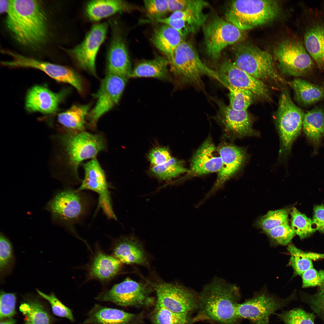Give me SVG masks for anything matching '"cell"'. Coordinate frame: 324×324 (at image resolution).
<instances>
[{
	"label": "cell",
	"mask_w": 324,
	"mask_h": 324,
	"mask_svg": "<svg viewBox=\"0 0 324 324\" xmlns=\"http://www.w3.org/2000/svg\"><path fill=\"white\" fill-rule=\"evenodd\" d=\"M108 27L106 22L94 25L81 43L66 50L77 66L94 76L96 75L97 55L106 38Z\"/></svg>",
	"instance_id": "obj_14"
},
{
	"label": "cell",
	"mask_w": 324,
	"mask_h": 324,
	"mask_svg": "<svg viewBox=\"0 0 324 324\" xmlns=\"http://www.w3.org/2000/svg\"><path fill=\"white\" fill-rule=\"evenodd\" d=\"M146 12L152 18H161L168 12L166 0H146L144 1Z\"/></svg>",
	"instance_id": "obj_48"
},
{
	"label": "cell",
	"mask_w": 324,
	"mask_h": 324,
	"mask_svg": "<svg viewBox=\"0 0 324 324\" xmlns=\"http://www.w3.org/2000/svg\"><path fill=\"white\" fill-rule=\"evenodd\" d=\"M303 129L308 138L314 143L318 142L324 136V110L316 107L305 113Z\"/></svg>",
	"instance_id": "obj_34"
},
{
	"label": "cell",
	"mask_w": 324,
	"mask_h": 324,
	"mask_svg": "<svg viewBox=\"0 0 324 324\" xmlns=\"http://www.w3.org/2000/svg\"><path fill=\"white\" fill-rule=\"evenodd\" d=\"M274 52L281 71L288 75H305L313 70L315 62L301 39L292 38L279 43Z\"/></svg>",
	"instance_id": "obj_7"
},
{
	"label": "cell",
	"mask_w": 324,
	"mask_h": 324,
	"mask_svg": "<svg viewBox=\"0 0 324 324\" xmlns=\"http://www.w3.org/2000/svg\"><path fill=\"white\" fill-rule=\"evenodd\" d=\"M206 52L212 59L216 60L228 46L240 41L242 30L218 16H215L203 26Z\"/></svg>",
	"instance_id": "obj_10"
},
{
	"label": "cell",
	"mask_w": 324,
	"mask_h": 324,
	"mask_svg": "<svg viewBox=\"0 0 324 324\" xmlns=\"http://www.w3.org/2000/svg\"><path fill=\"white\" fill-rule=\"evenodd\" d=\"M66 94L65 91L56 93L45 86L35 85L30 88L27 93L26 108L30 112L52 113L57 110Z\"/></svg>",
	"instance_id": "obj_25"
},
{
	"label": "cell",
	"mask_w": 324,
	"mask_h": 324,
	"mask_svg": "<svg viewBox=\"0 0 324 324\" xmlns=\"http://www.w3.org/2000/svg\"><path fill=\"white\" fill-rule=\"evenodd\" d=\"M114 253L116 257L126 264L144 265L146 263V255L142 244L132 236L120 239L114 249Z\"/></svg>",
	"instance_id": "obj_28"
},
{
	"label": "cell",
	"mask_w": 324,
	"mask_h": 324,
	"mask_svg": "<svg viewBox=\"0 0 324 324\" xmlns=\"http://www.w3.org/2000/svg\"><path fill=\"white\" fill-rule=\"evenodd\" d=\"M217 148L221 158L222 166L218 172V176L213 186L207 194L203 201L220 188L238 170L245 159V152L240 147L224 142Z\"/></svg>",
	"instance_id": "obj_21"
},
{
	"label": "cell",
	"mask_w": 324,
	"mask_h": 324,
	"mask_svg": "<svg viewBox=\"0 0 324 324\" xmlns=\"http://www.w3.org/2000/svg\"><path fill=\"white\" fill-rule=\"evenodd\" d=\"M36 291L41 296L49 302L52 311L55 315L59 317L66 318L72 322L74 321L71 310L63 304L53 293L47 295L38 290H36Z\"/></svg>",
	"instance_id": "obj_46"
},
{
	"label": "cell",
	"mask_w": 324,
	"mask_h": 324,
	"mask_svg": "<svg viewBox=\"0 0 324 324\" xmlns=\"http://www.w3.org/2000/svg\"><path fill=\"white\" fill-rule=\"evenodd\" d=\"M228 97L229 105L232 108L237 110H247L255 96L250 91L243 88H230Z\"/></svg>",
	"instance_id": "obj_41"
},
{
	"label": "cell",
	"mask_w": 324,
	"mask_h": 324,
	"mask_svg": "<svg viewBox=\"0 0 324 324\" xmlns=\"http://www.w3.org/2000/svg\"><path fill=\"white\" fill-rule=\"evenodd\" d=\"M19 309L25 316L24 324H52L50 316L36 300H28L22 304Z\"/></svg>",
	"instance_id": "obj_36"
},
{
	"label": "cell",
	"mask_w": 324,
	"mask_h": 324,
	"mask_svg": "<svg viewBox=\"0 0 324 324\" xmlns=\"http://www.w3.org/2000/svg\"><path fill=\"white\" fill-rule=\"evenodd\" d=\"M302 300L324 324V283L318 286L314 293H304Z\"/></svg>",
	"instance_id": "obj_43"
},
{
	"label": "cell",
	"mask_w": 324,
	"mask_h": 324,
	"mask_svg": "<svg viewBox=\"0 0 324 324\" xmlns=\"http://www.w3.org/2000/svg\"><path fill=\"white\" fill-rule=\"evenodd\" d=\"M212 99L218 107V118L228 134L239 137L255 134L247 110H235L221 100L214 98Z\"/></svg>",
	"instance_id": "obj_22"
},
{
	"label": "cell",
	"mask_w": 324,
	"mask_h": 324,
	"mask_svg": "<svg viewBox=\"0 0 324 324\" xmlns=\"http://www.w3.org/2000/svg\"><path fill=\"white\" fill-rule=\"evenodd\" d=\"M12 247L9 240L2 234L0 237V271L4 276L11 271L14 263Z\"/></svg>",
	"instance_id": "obj_44"
},
{
	"label": "cell",
	"mask_w": 324,
	"mask_h": 324,
	"mask_svg": "<svg viewBox=\"0 0 324 324\" xmlns=\"http://www.w3.org/2000/svg\"><path fill=\"white\" fill-rule=\"evenodd\" d=\"M129 10L128 4L120 0L91 1L85 6V14L90 21L97 22L121 12Z\"/></svg>",
	"instance_id": "obj_29"
},
{
	"label": "cell",
	"mask_w": 324,
	"mask_h": 324,
	"mask_svg": "<svg viewBox=\"0 0 324 324\" xmlns=\"http://www.w3.org/2000/svg\"><path fill=\"white\" fill-rule=\"evenodd\" d=\"M6 13L7 26L20 44L36 47L46 41V19L38 1L9 0Z\"/></svg>",
	"instance_id": "obj_2"
},
{
	"label": "cell",
	"mask_w": 324,
	"mask_h": 324,
	"mask_svg": "<svg viewBox=\"0 0 324 324\" xmlns=\"http://www.w3.org/2000/svg\"><path fill=\"white\" fill-rule=\"evenodd\" d=\"M287 250L291 254L289 264L292 268L295 275H302L307 270L313 268L312 260L305 256L303 251L292 244L288 245Z\"/></svg>",
	"instance_id": "obj_42"
},
{
	"label": "cell",
	"mask_w": 324,
	"mask_h": 324,
	"mask_svg": "<svg viewBox=\"0 0 324 324\" xmlns=\"http://www.w3.org/2000/svg\"><path fill=\"white\" fill-rule=\"evenodd\" d=\"M58 159L63 170L75 180L80 181L78 168L85 160L96 158L105 150V140L100 134L85 131H66L58 137Z\"/></svg>",
	"instance_id": "obj_3"
},
{
	"label": "cell",
	"mask_w": 324,
	"mask_h": 324,
	"mask_svg": "<svg viewBox=\"0 0 324 324\" xmlns=\"http://www.w3.org/2000/svg\"><path fill=\"white\" fill-rule=\"evenodd\" d=\"M16 299L15 293L1 291L0 297L1 320L11 317L16 314Z\"/></svg>",
	"instance_id": "obj_47"
},
{
	"label": "cell",
	"mask_w": 324,
	"mask_h": 324,
	"mask_svg": "<svg viewBox=\"0 0 324 324\" xmlns=\"http://www.w3.org/2000/svg\"><path fill=\"white\" fill-rule=\"evenodd\" d=\"M302 276L303 288L318 286L324 283V270L317 271L311 268L304 272Z\"/></svg>",
	"instance_id": "obj_49"
},
{
	"label": "cell",
	"mask_w": 324,
	"mask_h": 324,
	"mask_svg": "<svg viewBox=\"0 0 324 324\" xmlns=\"http://www.w3.org/2000/svg\"><path fill=\"white\" fill-rule=\"evenodd\" d=\"M172 157L169 149L166 147H158L152 149L149 152L148 158L153 166L161 165Z\"/></svg>",
	"instance_id": "obj_51"
},
{
	"label": "cell",
	"mask_w": 324,
	"mask_h": 324,
	"mask_svg": "<svg viewBox=\"0 0 324 324\" xmlns=\"http://www.w3.org/2000/svg\"><path fill=\"white\" fill-rule=\"evenodd\" d=\"M188 172V169L184 166L182 161L172 157L163 164L153 166L149 171L151 175L165 181L170 180Z\"/></svg>",
	"instance_id": "obj_37"
},
{
	"label": "cell",
	"mask_w": 324,
	"mask_h": 324,
	"mask_svg": "<svg viewBox=\"0 0 324 324\" xmlns=\"http://www.w3.org/2000/svg\"><path fill=\"white\" fill-rule=\"evenodd\" d=\"M16 320L12 317L4 320L1 321L0 324H15Z\"/></svg>",
	"instance_id": "obj_54"
},
{
	"label": "cell",
	"mask_w": 324,
	"mask_h": 324,
	"mask_svg": "<svg viewBox=\"0 0 324 324\" xmlns=\"http://www.w3.org/2000/svg\"><path fill=\"white\" fill-rule=\"evenodd\" d=\"M169 65L174 75L185 83L201 86L202 77L205 75L218 80L216 71L206 65L193 45L183 40L176 49Z\"/></svg>",
	"instance_id": "obj_6"
},
{
	"label": "cell",
	"mask_w": 324,
	"mask_h": 324,
	"mask_svg": "<svg viewBox=\"0 0 324 324\" xmlns=\"http://www.w3.org/2000/svg\"><path fill=\"white\" fill-rule=\"evenodd\" d=\"M5 53L10 55L12 59L2 61L1 63L3 66L39 70L58 82L71 85L79 92L83 91V83L81 77L69 67L37 60L8 50L6 51Z\"/></svg>",
	"instance_id": "obj_13"
},
{
	"label": "cell",
	"mask_w": 324,
	"mask_h": 324,
	"mask_svg": "<svg viewBox=\"0 0 324 324\" xmlns=\"http://www.w3.org/2000/svg\"><path fill=\"white\" fill-rule=\"evenodd\" d=\"M266 233L273 241L283 245L288 244L296 235L289 222L275 227Z\"/></svg>",
	"instance_id": "obj_45"
},
{
	"label": "cell",
	"mask_w": 324,
	"mask_h": 324,
	"mask_svg": "<svg viewBox=\"0 0 324 324\" xmlns=\"http://www.w3.org/2000/svg\"><path fill=\"white\" fill-rule=\"evenodd\" d=\"M216 71L218 80L228 88H243L250 91L255 97L269 98V91L264 82L239 68L234 62L226 60Z\"/></svg>",
	"instance_id": "obj_18"
},
{
	"label": "cell",
	"mask_w": 324,
	"mask_h": 324,
	"mask_svg": "<svg viewBox=\"0 0 324 324\" xmlns=\"http://www.w3.org/2000/svg\"><path fill=\"white\" fill-rule=\"evenodd\" d=\"M90 109L89 104L73 105L67 110L58 114V120L65 131H85L86 118Z\"/></svg>",
	"instance_id": "obj_31"
},
{
	"label": "cell",
	"mask_w": 324,
	"mask_h": 324,
	"mask_svg": "<svg viewBox=\"0 0 324 324\" xmlns=\"http://www.w3.org/2000/svg\"><path fill=\"white\" fill-rule=\"evenodd\" d=\"M182 38L176 30L168 25L163 24L154 30L152 41L155 47L164 55L170 63L173 59L176 49L183 41Z\"/></svg>",
	"instance_id": "obj_27"
},
{
	"label": "cell",
	"mask_w": 324,
	"mask_h": 324,
	"mask_svg": "<svg viewBox=\"0 0 324 324\" xmlns=\"http://www.w3.org/2000/svg\"><path fill=\"white\" fill-rule=\"evenodd\" d=\"M234 63L239 68L262 81L284 82L275 67L272 55L248 44H240L235 50Z\"/></svg>",
	"instance_id": "obj_5"
},
{
	"label": "cell",
	"mask_w": 324,
	"mask_h": 324,
	"mask_svg": "<svg viewBox=\"0 0 324 324\" xmlns=\"http://www.w3.org/2000/svg\"><path fill=\"white\" fill-rule=\"evenodd\" d=\"M169 62L165 57L158 56L153 59L144 60L132 70L130 77H153L161 80L168 79V66Z\"/></svg>",
	"instance_id": "obj_32"
},
{
	"label": "cell",
	"mask_w": 324,
	"mask_h": 324,
	"mask_svg": "<svg viewBox=\"0 0 324 324\" xmlns=\"http://www.w3.org/2000/svg\"><path fill=\"white\" fill-rule=\"evenodd\" d=\"M204 8H194L176 11L167 17L155 20L173 28L183 38L196 32L206 23L207 16L203 12Z\"/></svg>",
	"instance_id": "obj_24"
},
{
	"label": "cell",
	"mask_w": 324,
	"mask_h": 324,
	"mask_svg": "<svg viewBox=\"0 0 324 324\" xmlns=\"http://www.w3.org/2000/svg\"><path fill=\"white\" fill-rule=\"evenodd\" d=\"M149 317L152 324H194L196 322L192 315L173 312L157 301Z\"/></svg>",
	"instance_id": "obj_35"
},
{
	"label": "cell",
	"mask_w": 324,
	"mask_h": 324,
	"mask_svg": "<svg viewBox=\"0 0 324 324\" xmlns=\"http://www.w3.org/2000/svg\"><path fill=\"white\" fill-rule=\"evenodd\" d=\"M276 1L238 0L231 2L226 20L242 30L251 29L272 21L278 16Z\"/></svg>",
	"instance_id": "obj_4"
},
{
	"label": "cell",
	"mask_w": 324,
	"mask_h": 324,
	"mask_svg": "<svg viewBox=\"0 0 324 324\" xmlns=\"http://www.w3.org/2000/svg\"><path fill=\"white\" fill-rule=\"evenodd\" d=\"M168 12L173 13L187 9L197 7L205 8L208 5L203 0H166Z\"/></svg>",
	"instance_id": "obj_50"
},
{
	"label": "cell",
	"mask_w": 324,
	"mask_h": 324,
	"mask_svg": "<svg viewBox=\"0 0 324 324\" xmlns=\"http://www.w3.org/2000/svg\"><path fill=\"white\" fill-rule=\"evenodd\" d=\"M290 211L287 208L269 211L258 219L256 225L266 233L275 227L288 222Z\"/></svg>",
	"instance_id": "obj_39"
},
{
	"label": "cell",
	"mask_w": 324,
	"mask_h": 324,
	"mask_svg": "<svg viewBox=\"0 0 324 324\" xmlns=\"http://www.w3.org/2000/svg\"><path fill=\"white\" fill-rule=\"evenodd\" d=\"M128 79L116 75L106 74L95 94V104L88 115L90 127L95 128L99 118L118 103Z\"/></svg>",
	"instance_id": "obj_16"
},
{
	"label": "cell",
	"mask_w": 324,
	"mask_h": 324,
	"mask_svg": "<svg viewBox=\"0 0 324 324\" xmlns=\"http://www.w3.org/2000/svg\"><path fill=\"white\" fill-rule=\"evenodd\" d=\"M284 324H315L316 315L301 308H295L277 314Z\"/></svg>",
	"instance_id": "obj_40"
},
{
	"label": "cell",
	"mask_w": 324,
	"mask_h": 324,
	"mask_svg": "<svg viewBox=\"0 0 324 324\" xmlns=\"http://www.w3.org/2000/svg\"><path fill=\"white\" fill-rule=\"evenodd\" d=\"M85 176L77 189L92 190L98 195L97 210L101 208L108 218L117 220L112 208L110 192L104 171L96 158L82 164Z\"/></svg>",
	"instance_id": "obj_17"
},
{
	"label": "cell",
	"mask_w": 324,
	"mask_h": 324,
	"mask_svg": "<svg viewBox=\"0 0 324 324\" xmlns=\"http://www.w3.org/2000/svg\"><path fill=\"white\" fill-rule=\"evenodd\" d=\"M222 165L221 158L210 137L204 141L193 156L186 178L217 172Z\"/></svg>",
	"instance_id": "obj_23"
},
{
	"label": "cell",
	"mask_w": 324,
	"mask_h": 324,
	"mask_svg": "<svg viewBox=\"0 0 324 324\" xmlns=\"http://www.w3.org/2000/svg\"><path fill=\"white\" fill-rule=\"evenodd\" d=\"M121 263L116 257L99 252L94 259L90 274L92 277L100 280L110 279L118 272Z\"/></svg>",
	"instance_id": "obj_33"
},
{
	"label": "cell",
	"mask_w": 324,
	"mask_h": 324,
	"mask_svg": "<svg viewBox=\"0 0 324 324\" xmlns=\"http://www.w3.org/2000/svg\"><path fill=\"white\" fill-rule=\"evenodd\" d=\"M156 301L174 312L192 315L198 310V294L177 283H152Z\"/></svg>",
	"instance_id": "obj_11"
},
{
	"label": "cell",
	"mask_w": 324,
	"mask_h": 324,
	"mask_svg": "<svg viewBox=\"0 0 324 324\" xmlns=\"http://www.w3.org/2000/svg\"><path fill=\"white\" fill-rule=\"evenodd\" d=\"M291 226L296 234L302 239L308 238L315 232L316 229L313 226L312 220L293 207L290 211Z\"/></svg>",
	"instance_id": "obj_38"
},
{
	"label": "cell",
	"mask_w": 324,
	"mask_h": 324,
	"mask_svg": "<svg viewBox=\"0 0 324 324\" xmlns=\"http://www.w3.org/2000/svg\"><path fill=\"white\" fill-rule=\"evenodd\" d=\"M304 46L318 68L324 70V7L307 8L303 15Z\"/></svg>",
	"instance_id": "obj_9"
},
{
	"label": "cell",
	"mask_w": 324,
	"mask_h": 324,
	"mask_svg": "<svg viewBox=\"0 0 324 324\" xmlns=\"http://www.w3.org/2000/svg\"><path fill=\"white\" fill-rule=\"evenodd\" d=\"M293 296L282 299L261 293L239 303L237 314L241 319H247L252 324H269L271 314L287 305Z\"/></svg>",
	"instance_id": "obj_15"
},
{
	"label": "cell",
	"mask_w": 324,
	"mask_h": 324,
	"mask_svg": "<svg viewBox=\"0 0 324 324\" xmlns=\"http://www.w3.org/2000/svg\"><path fill=\"white\" fill-rule=\"evenodd\" d=\"M196 322L212 324H239L237 314L240 296L238 288L220 278H214L198 293Z\"/></svg>",
	"instance_id": "obj_1"
},
{
	"label": "cell",
	"mask_w": 324,
	"mask_h": 324,
	"mask_svg": "<svg viewBox=\"0 0 324 324\" xmlns=\"http://www.w3.org/2000/svg\"><path fill=\"white\" fill-rule=\"evenodd\" d=\"M276 122L280 142L279 154L286 156L302 127L305 113L293 103L286 91L280 97Z\"/></svg>",
	"instance_id": "obj_8"
},
{
	"label": "cell",
	"mask_w": 324,
	"mask_h": 324,
	"mask_svg": "<svg viewBox=\"0 0 324 324\" xmlns=\"http://www.w3.org/2000/svg\"><path fill=\"white\" fill-rule=\"evenodd\" d=\"M312 223L316 230L324 234V205L323 204L314 206Z\"/></svg>",
	"instance_id": "obj_52"
},
{
	"label": "cell",
	"mask_w": 324,
	"mask_h": 324,
	"mask_svg": "<svg viewBox=\"0 0 324 324\" xmlns=\"http://www.w3.org/2000/svg\"><path fill=\"white\" fill-rule=\"evenodd\" d=\"M80 191L69 189L58 193L49 204L53 217L68 222L78 218L83 213L85 206Z\"/></svg>",
	"instance_id": "obj_20"
},
{
	"label": "cell",
	"mask_w": 324,
	"mask_h": 324,
	"mask_svg": "<svg viewBox=\"0 0 324 324\" xmlns=\"http://www.w3.org/2000/svg\"><path fill=\"white\" fill-rule=\"evenodd\" d=\"M9 0H0V12L1 13H6L8 6Z\"/></svg>",
	"instance_id": "obj_53"
},
{
	"label": "cell",
	"mask_w": 324,
	"mask_h": 324,
	"mask_svg": "<svg viewBox=\"0 0 324 324\" xmlns=\"http://www.w3.org/2000/svg\"><path fill=\"white\" fill-rule=\"evenodd\" d=\"M152 290L146 284L127 278L97 298L122 306L146 308L154 304L150 295Z\"/></svg>",
	"instance_id": "obj_12"
},
{
	"label": "cell",
	"mask_w": 324,
	"mask_h": 324,
	"mask_svg": "<svg viewBox=\"0 0 324 324\" xmlns=\"http://www.w3.org/2000/svg\"><path fill=\"white\" fill-rule=\"evenodd\" d=\"M289 84L296 99L302 105H310L324 99V86L299 78L293 80Z\"/></svg>",
	"instance_id": "obj_30"
},
{
	"label": "cell",
	"mask_w": 324,
	"mask_h": 324,
	"mask_svg": "<svg viewBox=\"0 0 324 324\" xmlns=\"http://www.w3.org/2000/svg\"><path fill=\"white\" fill-rule=\"evenodd\" d=\"M83 324H141L144 314H133L123 310L95 304L88 314Z\"/></svg>",
	"instance_id": "obj_26"
},
{
	"label": "cell",
	"mask_w": 324,
	"mask_h": 324,
	"mask_svg": "<svg viewBox=\"0 0 324 324\" xmlns=\"http://www.w3.org/2000/svg\"><path fill=\"white\" fill-rule=\"evenodd\" d=\"M111 36L106 58V74L130 77L132 70L124 39L116 23L110 21Z\"/></svg>",
	"instance_id": "obj_19"
}]
</instances>
